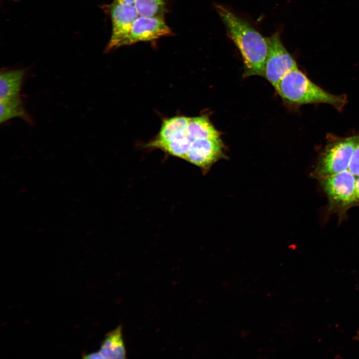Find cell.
<instances>
[{"mask_svg": "<svg viewBox=\"0 0 359 359\" xmlns=\"http://www.w3.org/2000/svg\"><path fill=\"white\" fill-rule=\"evenodd\" d=\"M215 8L229 36L242 55L244 64V76L263 77L268 49L267 38L225 6L218 4Z\"/></svg>", "mask_w": 359, "mask_h": 359, "instance_id": "1", "label": "cell"}, {"mask_svg": "<svg viewBox=\"0 0 359 359\" xmlns=\"http://www.w3.org/2000/svg\"><path fill=\"white\" fill-rule=\"evenodd\" d=\"M275 89L284 100L295 105L324 103L340 110L347 103L345 96L334 95L324 90L298 68L287 73Z\"/></svg>", "mask_w": 359, "mask_h": 359, "instance_id": "2", "label": "cell"}, {"mask_svg": "<svg viewBox=\"0 0 359 359\" xmlns=\"http://www.w3.org/2000/svg\"><path fill=\"white\" fill-rule=\"evenodd\" d=\"M359 136L336 139L326 148L317 167V174L322 178L347 170Z\"/></svg>", "mask_w": 359, "mask_h": 359, "instance_id": "3", "label": "cell"}, {"mask_svg": "<svg viewBox=\"0 0 359 359\" xmlns=\"http://www.w3.org/2000/svg\"><path fill=\"white\" fill-rule=\"evenodd\" d=\"M267 40L268 49L263 77L275 88L287 73L298 67L295 59L282 44L278 32Z\"/></svg>", "mask_w": 359, "mask_h": 359, "instance_id": "4", "label": "cell"}, {"mask_svg": "<svg viewBox=\"0 0 359 359\" xmlns=\"http://www.w3.org/2000/svg\"><path fill=\"white\" fill-rule=\"evenodd\" d=\"M112 21V33L106 48L109 51L123 46L132 25L139 16L134 5L115 0L110 9Z\"/></svg>", "mask_w": 359, "mask_h": 359, "instance_id": "5", "label": "cell"}, {"mask_svg": "<svg viewBox=\"0 0 359 359\" xmlns=\"http://www.w3.org/2000/svg\"><path fill=\"white\" fill-rule=\"evenodd\" d=\"M220 138L192 140L184 160L196 166L205 175L218 161L226 158Z\"/></svg>", "mask_w": 359, "mask_h": 359, "instance_id": "6", "label": "cell"}, {"mask_svg": "<svg viewBox=\"0 0 359 359\" xmlns=\"http://www.w3.org/2000/svg\"><path fill=\"white\" fill-rule=\"evenodd\" d=\"M355 176L348 170L324 178V189L332 203L347 206L357 200L355 194Z\"/></svg>", "mask_w": 359, "mask_h": 359, "instance_id": "7", "label": "cell"}, {"mask_svg": "<svg viewBox=\"0 0 359 359\" xmlns=\"http://www.w3.org/2000/svg\"><path fill=\"white\" fill-rule=\"evenodd\" d=\"M171 32L162 17L139 16L123 45L157 39L170 35Z\"/></svg>", "mask_w": 359, "mask_h": 359, "instance_id": "8", "label": "cell"}, {"mask_svg": "<svg viewBox=\"0 0 359 359\" xmlns=\"http://www.w3.org/2000/svg\"><path fill=\"white\" fill-rule=\"evenodd\" d=\"M23 69L1 71L0 74V101H9L20 99V94L24 77Z\"/></svg>", "mask_w": 359, "mask_h": 359, "instance_id": "9", "label": "cell"}, {"mask_svg": "<svg viewBox=\"0 0 359 359\" xmlns=\"http://www.w3.org/2000/svg\"><path fill=\"white\" fill-rule=\"evenodd\" d=\"M103 359H124L126 358V349L122 336L121 326L106 335L99 351Z\"/></svg>", "mask_w": 359, "mask_h": 359, "instance_id": "10", "label": "cell"}, {"mask_svg": "<svg viewBox=\"0 0 359 359\" xmlns=\"http://www.w3.org/2000/svg\"><path fill=\"white\" fill-rule=\"evenodd\" d=\"M186 133L192 140L220 138V133L213 126L206 115L189 117Z\"/></svg>", "mask_w": 359, "mask_h": 359, "instance_id": "11", "label": "cell"}, {"mask_svg": "<svg viewBox=\"0 0 359 359\" xmlns=\"http://www.w3.org/2000/svg\"><path fill=\"white\" fill-rule=\"evenodd\" d=\"M20 118L29 122L30 120L24 109L20 99L0 102V123L11 119Z\"/></svg>", "mask_w": 359, "mask_h": 359, "instance_id": "12", "label": "cell"}, {"mask_svg": "<svg viewBox=\"0 0 359 359\" xmlns=\"http://www.w3.org/2000/svg\"><path fill=\"white\" fill-rule=\"evenodd\" d=\"M134 5L142 16L161 17L164 11V0H135Z\"/></svg>", "mask_w": 359, "mask_h": 359, "instance_id": "13", "label": "cell"}, {"mask_svg": "<svg viewBox=\"0 0 359 359\" xmlns=\"http://www.w3.org/2000/svg\"><path fill=\"white\" fill-rule=\"evenodd\" d=\"M349 170L354 176H359V140L352 157Z\"/></svg>", "mask_w": 359, "mask_h": 359, "instance_id": "14", "label": "cell"}, {"mask_svg": "<svg viewBox=\"0 0 359 359\" xmlns=\"http://www.w3.org/2000/svg\"><path fill=\"white\" fill-rule=\"evenodd\" d=\"M85 359H103L99 352L87 355L83 357Z\"/></svg>", "mask_w": 359, "mask_h": 359, "instance_id": "15", "label": "cell"}, {"mask_svg": "<svg viewBox=\"0 0 359 359\" xmlns=\"http://www.w3.org/2000/svg\"><path fill=\"white\" fill-rule=\"evenodd\" d=\"M355 194L357 199L359 200V176L356 180L355 182Z\"/></svg>", "mask_w": 359, "mask_h": 359, "instance_id": "16", "label": "cell"}, {"mask_svg": "<svg viewBox=\"0 0 359 359\" xmlns=\"http://www.w3.org/2000/svg\"><path fill=\"white\" fill-rule=\"evenodd\" d=\"M121 2L128 3V4H134V3L135 2V0H118Z\"/></svg>", "mask_w": 359, "mask_h": 359, "instance_id": "17", "label": "cell"}, {"mask_svg": "<svg viewBox=\"0 0 359 359\" xmlns=\"http://www.w3.org/2000/svg\"><path fill=\"white\" fill-rule=\"evenodd\" d=\"M356 339V340L359 341V333H358V334L357 335Z\"/></svg>", "mask_w": 359, "mask_h": 359, "instance_id": "18", "label": "cell"}, {"mask_svg": "<svg viewBox=\"0 0 359 359\" xmlns=\"http://www.w3.org/2000/svg\"></svg>", "mask_w": 359, "mask_h": 359, "instance_id": "19", "label": "cell"}]
</instances>
